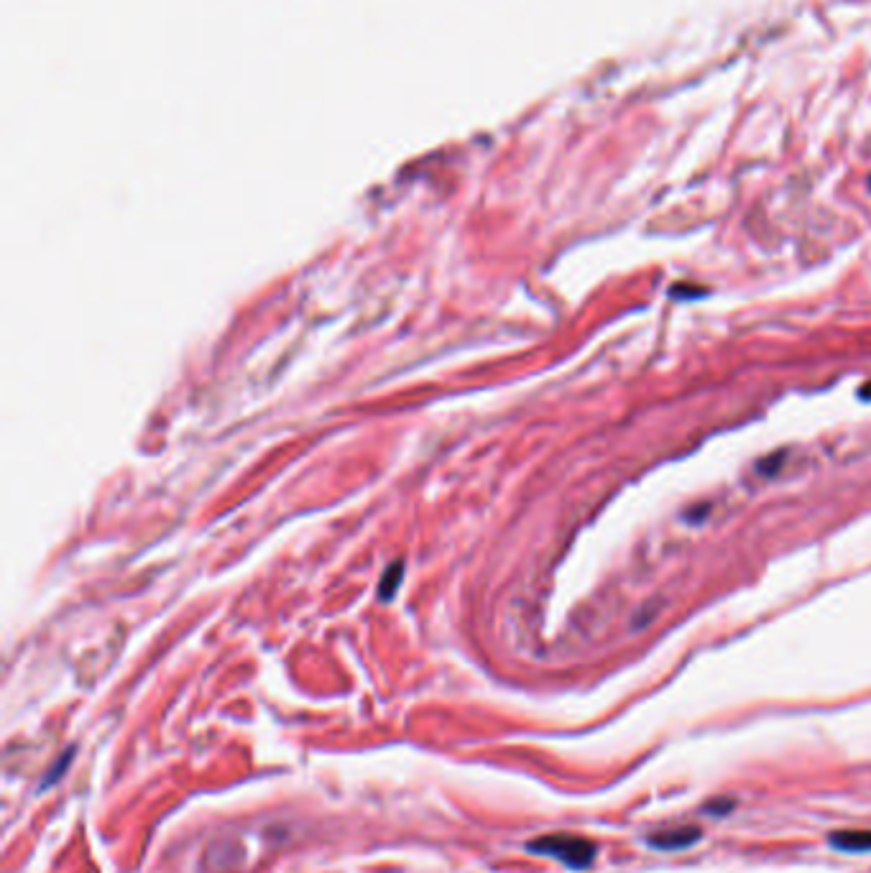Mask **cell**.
I'll use <instances>...</instances> for the list:
<instances>
[{"label":"cell","mask_w":871,"mask_h":873,"mask_svg":"<svg viewBox=\"0 0 871 873\" xmlns=\"http://www.w3.org/2000/svg\"><path fill=\"white\" fill-rule=\"evenodd\" d=\"M703 840V830L698 825H675L657 830L647 838V846L654 850H688Z\"/></svg>","instance_id":"2"},{"label":"cell","mask_w":871,"mask_h":873,"mask_svg":"<svg viewBox=\"0 0 871 873\" xmlns=\"http://www.w3.org/2000/svg\"><path fill=\"white\" fill-rule=\"evenodd\" d=\"M69 761H72V751H67V759H64V761L59 759V761H56V764L52 766V771H49V779L44 781L41 787H44V789H46V787H52V784H54V781L59 779L62 774H64V769H67V766H69Z\"/></svg>","instance_id":"5"},{"label":"cell","mask_w":871,"mask_h":873,"mask_svg":"<svg viewBox=\"0 0 871 873\" xmlns=\"http://www.w3.org/2000/svg\"><path fill=\"white\" fill-rule=\"evenodd\" d=\"M527 850L537 853V856H545V858L559 860L562 866H568L572 871L590 868L593 860H596V853H599V848H596L593 840L570 833L542 835V838L527 843Z\"/></svg>","instance_id":"1"},{"label":"cell","mask_w":871,"mask_h":873,"mask_svg":"<svg viewBox=\"0 0 871 873\" xmlns=\"http://www.w3.org/2000/svg\"><path fill=\"white\" fill-rule=\"evenodd\" d=\"M734 807H736L734 799H718V802H710V805H706V812L713 815V818H723V815H728Z\"/></svg>","instance_id":"4"},{"label":"cell","mask_w":871,"mask_h":873,"mask_svg":"<svg viewBox=\"0 0 871 873\" xmlns=\"http://www.w3.org/2000/svg\"><path fill=\"white\" fill-rule=\"evenodd\" d=\"M828 843L844 853H871V830H836Z\"/></svg>","instance_id":"3"}]
</instances>
